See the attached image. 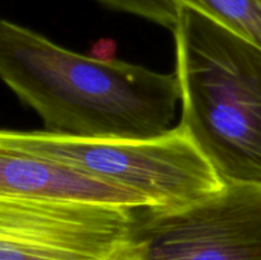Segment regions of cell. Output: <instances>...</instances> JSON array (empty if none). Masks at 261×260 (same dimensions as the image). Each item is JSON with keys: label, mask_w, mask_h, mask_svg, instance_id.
Returning a JSON list of instances; mask_svg holds the SVG:
<instances>
[{"label": "cell", "mask_w": 261, "mask_h": 260, "mask_svg": "<svg viewBox=\"0 0 261 260\" xmlns=\"http://www.w3.org/2000/svg\"><path fill=\"white\" fill-rule=\"evenodd\" d=\"M0 76L53 134L145 138L176 126V73L81 55L7 19L0 23Z\"/></svg>", "instance_id": "1"}, {"label": "cell", "mask_w": 261, "mask_h": 260, "mask_svg": "<svg viewBox=\"0 0 261 260\" xmlns=\"http://www.w3.org/2000/svg\"><path fill=\"white\" fill-rule=\"evenodd\" d=\"M172 32L178 124L226 183L261 184V47L188 7Z\"/></svg>", "instance_id": "2"}, {"label": "cell", "mask_w": 261, "mask_h": 260, "mask_svg": "<svg viewBox=\"0 0 261 260\" xmlns=\"http://www.w3.org/2000/svg\"><path fill=\"white\" fill-rule=\"evenodd\" d=\"M0 147L81 168L135 191L155 208L194 203L226 184L180 124L165 134L145 138H83L45 130H2Z\"/></svg>", "instance_id": "3"}, {"label": "cell", "mask_w": 261, "mask_h": 260, "mask_svg": "<svg viewBox=\"0 0 261 260\" xmlns=\"http://www.w3.org/2000/svg\"><path fill=\"white\" fill-rule=\"evenodd\" d=\"M135 260H261V184L226 183L176 208L135 211Z\"/></svg>", "instance_id": "4"}, {"label": "cell", "mask_w": 261, "mask_h": 260, "mask_svg": "<svg viewBox=\"0 0 261 260\" xmlns=\"http://www.w3.org/2000/svg\"><path fill=\"white\" fill-rule=\"evenodd\" d=\"M137 209L0 196V260H121Z\"/></svg>", "instance_id": "5"}, {"label": "cell", "mask_w": 261, "mask_h": 260, "mask_svg": "<svg viewBox=\"0 0 261 260\" xmlns=\"http://www.w3.org/2000/svg\"><path fill=\"white\" fill-rule=\"evenodd\" d=\"M0 196L152 206L135 191L81 168L5 147H0Z\"/></svg>", "instance_id": "6"}, {"label": "cell", "mask_w": 261, "mask_h": 260, "mask_svg": "<svg viewBox=\"0 0 261 260\" xmlns=\"http://www.w3.org/2000/svg\"><path fill=\"white\" fill-rule=\"evenodd\" d=\"M193 8L261 47V7L256 0H175Z\"/></svg>", "instance_id": "7"}, {"label": "cell", "mask_w": 261, "mask_h": 260, "mask_svg": "<svg viewBox=\"0 0 261 260\" xmlns=\"http://www.w3.org/2000/svg\"><path fill=\"white\" fill-rule=\"evenodd\" d=\"M110 9L129 13L173 31L180 19L181 5L175 0H94Z\"/></svg>", "instance_id": "8"}, {"label": "cell", "mask_w": 261, "mask_h": 260, "mask_svg": "<svg viewBox=\"0 0 261 260\" xmlns=\"http://www.w3.org/2000/svg\"><path fill=\"white\" fill-rule=\"evenodd\" d=\"M121 260H135V259H134V257L132 256V254H130V251H129V254H127V255H125V256L122 257Z\"/></svg>", "instance_id": "9"}, {"label": "cell", "mask_w": 261, "mask_h": 260, "mask_svg": "<svg viewBox=\"0 0 261 260\" xmlns=\"http://www.w3.org/2000/svg\"><path fill=\"white\" fill-rule=\"evenodd\" d=\"M256 2L259 3V4H260V7H261V0H256Z\"/></svg>", "instance_id": "10"}]
</instances>
